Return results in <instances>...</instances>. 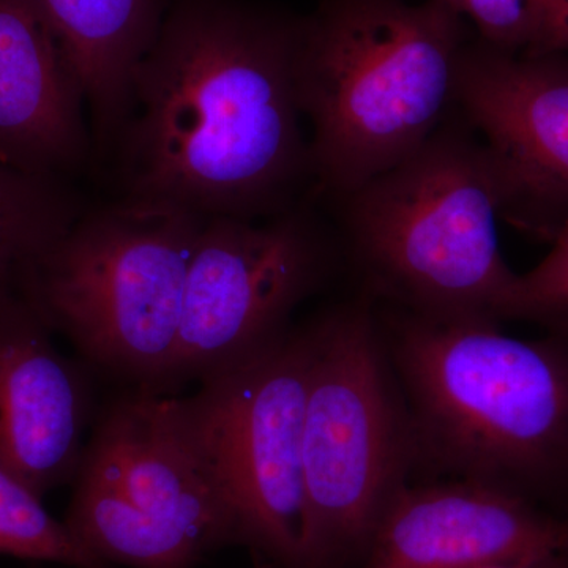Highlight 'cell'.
<instances>
[{
	"label": "cell",
	"instance_id": "cell-14",
	"mask_svg": "<svg viewBox=\"0 0 568 568\" xmlns=\"http://www.w3.org/2000/svg\"><path fill=\"white\" fill-rule=\"evenodd\" d=\"M91 112L93 149H114L133 110L134 78L171 0H40Z\"/></svg>",
	"mask_w": 568,
	"mask_h": 568
},
{
	"label": "cell",
	"instance_id": "cell-19",
	"mask_svg": "<svg viewBox=\"0 0 568 568\" xmlns=\"http://www.w3.org/2000/svg\"><path fill=\"white\" fill-rule=\"evenodd\" d=\"M568 548L566 551L552 555L538 556V558L515 560V562L497 564L487 568H568Z\"/></svg>",
	"mask_w": 568,
	"mask_h": 568
},
{
	"label": "cell",
	"instance_id": "cell-11",
	"mask_svg": "<svg viewBox=\"0 0 568 568\" xmlns=\"http://www.w3.org/2000/svg\"><path fill=\"white\" fill-rule=\"evenodd\" d=\"M568 521L481 481H409L369 538L362 568H487L566 551Z\"/></svg>",
	"mask_w": 568,
	"mask_h": 568
},
{
	"label": "cell",
	"instance_id": "cell-7",
	"mask_svg": "<svg viewBox=\"0 0 568 568\" xmlns=\"http://www.w3.org/2000/svg\"><path fill=\"white\" fill-rule=\"evenodd\" d=\"M74 480L63 523L110 566L193 568L239 544L185 399L144 390L108 407Z\"/></svg>",
	"mask_w": 568,
	"mask_h": 568
},
{
	"label": "cell",
	"instance_id": "cell-8",
	"mask_svg": "<svg viewBox=\"0 0 568 568\" xmlns=\"http://www.w3.org/2000/svg\"><path fill=\"white\" fill-rule=\"evenodd\" d=\"M312 328L205 377L185 399L194 436L237 525L239 544L283 568H316L304 420Z\"/></svg>",
	"mask_w": 568,
	"mask_h": 568
},
{
	"label": "cell",
	"instance_id": "cell-15",
	"mask_svg": "<svg viewBox=\"0 0 568 568\" xmlns=\"http://www.w3.org/2000/svg\"><path fill=\"white\" fill-rule=\"evenodd\" d=\"M88 211L67 179L22 173L0 162V302Z\"/></svg>",
	"mask_w": 568,
	"mask_h": 568
},
{
	"label": "cell",
	"instance_id": "cell-16",
	"mask_svg": "<svg viewBox=\"0 0 568 568\" xmlns=\"http://www.w3.org/2000/svg\"><path fill=\"white\" fill-rule=\"evenodd\" d=\"M0 555L47 560L77 568H111L48 514L33 495L0 467Z\"/></svg>",
	"mask_w": 568,
	"mask_h": 568
},
{
	"label": "cell",
	"instance_id": "cell-12",
	"mask_svg": "<svg viewBox=\"0 0 568 568\" xmlns=\"http://www.w3.org/2000/svg\"><path fill=\"white\" fill-rule=\"evenodd\" d=\"M20 295L0 302V467L33 495L77 476L88 384Z\"/></svg>",
	"mask_w": 568,
	"mask_h": 568
},
{
	"label": "cell",
	"instance_id": "cell-2",
	"mask_svg": "<svg viewBox=\"0 0 568 568\" xmlns=\"http://www.w3.org/2000/svg\"><path fill=\"white\" fill-rule=\"evenodd\" d=\"M376 313L409 414L414 469L541 506L568 495V336L519 339L484 321Z\"/></svg>",
	"mask_w": 568,
	"mask_h": 568
},
{
	"label": "cell",
	"instance_id": "cell-17",
	"mask_svg": "<svg viewBox=\"0 0 568 568\" xmlns=\"http://www.w3.org/2000/svg\"><path fill=\"white\" fill-rule=\"evenodd\" d=\"M551 250L532 268L515 276L503 308V321H529L549 334L568 336V219Z\"/></svg>",
	"mask_w": 568,
	"mask_h": 568
},
{
	"label": "cell",
	"instance_id": "cell-5",
	"mask_svg": "<svg viewBox=\"0 0 568 568\" xmlns=\"http://www.w3.org/2000/svg\"><path fill=\"white\" fill-rule=\"evenodd\" d=\"M204 222L119 201L85 211L29 268L18 295L100 368L148 387L168 383Z\"/></svg>",
	"mask_w": 568,
	"mask_h": 568
},
{
	"label": "cell",
	"instance_id": "cell-13",
	"mask_svg": "<svg viewBox=\"0 0 568 568\" xmlns=\"http://www.w3.org/2000/svg\"><path fill=\"white\" fill-rule=\"evenodd\" d=\"M84 95L40 0H0V162L65 179L93 151Z\"/></svg>",
	"mask_w": 568,
	"mask_h": 568
},
{
	"label": "cell",
	"instance_id": "cell-18",
	"mask_svg": "<svg viewBox=\"0 0 568 568\" xmlns=\"http://www.w3.org/2000/svg\"><path fill=\"white\" fill-rule=\"evenodd\" d=\"M548 52L568 54V0H548L536 47L528 54Z\"/></svg>",
	"mask_w": 568,
	"mask_h": 568
},
{
	"label": "cell",
	"instance_id": "cell-6",
	"mask_svg": "<svg viewBox=\"0 0 568 568\" xmlns=\"http://www.w3.org/2000/svg\"><path fill=\"white\" fill-rule=\"evenodd\" d=\"M312 328L304 420L306 500L316 568L364 555L414 469L409 414L376 304L362 293Z\"/></svg>",
	"mask_w": 568,
	"mask_h": 568
},
{
	"label": "cell",
	"instance_id": "cell-20",
	"mask_svg": "<svg viewBox=\"0 0 568 568\" xmlns=\"http://www.w3.org/2000/svg\"><path fill=\"white\" fill-rule=\"evenodd\" d=\"M567 555H568V551H567Z\"/></svg>",
	"mask_w": 568,
	"mask_h": 568
},
{
	"label": "cell",
	"instance_id": "cell-1",
	"mask_svg": "<svg viewBox=\"0 0 568 568\" xmlns=\"http://www.w3.org/2000/svg\"><path fill=\"white\" fill-rule=\"evenodd\" d=\"M298 21L239 0H171L119 136V203L254 220L312 173L295 84Z\"/></svg>",
	"mask_w": 568,
	"mask_h": 568
},
{
	"label": "cell",
	"instance_id": "cell-3",
	"mask_svg": "<svg viewBox=\"0 0 568 568\" xmlns=\"http://www.w3.org/2000/svg\"><path fill=\"white\" fill-rule=\"evenodd\" d=\"M470 39L469 22L440 0H323L298 20V106L325 192L353 193L435 133Z\"/></svg>",
	"mask_w": 568,
	"mask_h": 568
},
{
	"label": "cell",
	"instance_id": "cell-4",
	"mask_svg": "<svg viewBox=\"0 0 568 568\" xmlns=\"http://www.w3.org/2000/svg\"><path fill=\"white\" fill-rule=\"evenodd\" d=\"M339 201L347 253L375 304L428 320L503 323L517 274L497 244L487 156L462 115Z\"/></svg>",
	"mask_w": 568,
	"mask_h": 568
},
{
	"label": "cell",
	"instance_id": "cell-10",
	"mask_svg": "<svg viewBox=\"0 0 568 568\" xmlns=\"http://www.w3.org/2000/svg\"><path fill=\"white\" fill-rule=\"evenodd\" d=\"M454 110L481 136L500 219L551 242L568 219V54L508 52L473 37Z\"/></svg>",
	"mask_w": 568,
	"mask_h": 568
},
{
	"label": "cell",
	"instance_id": "cell-9",
	"mask_svg": "<svg viewBox=\"0 0 568 568\" xmlns=\"http://www.w3.org/2000/svg\"><path fill=\"white\" fill-rule=\"evenodd\" d=\"M334 264L331 239L297 205L264 224L205 220L186 275L171 381H203L272 345Z\"/></svg>",
	"mask_w": 568,
	"mask_h": 568
}]
</instances>
